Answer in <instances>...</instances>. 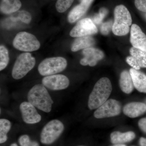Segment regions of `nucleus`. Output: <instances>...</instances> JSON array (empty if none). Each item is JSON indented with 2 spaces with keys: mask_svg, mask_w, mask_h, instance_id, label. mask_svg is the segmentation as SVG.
Instances as JSON below:
<instances>
[{
  "mask_svg": "<svg viewBox=\"0 0 146 146\" xmlns=\"http://www.w3.org/2000/svg\"><path fill=\"white\" fill-rule=\"evenodd\" d=\"M112 91V84L109 79L106 77L100 79L89 95V109L92 110L98 108L108 100Z\"/></svg>",
  "mask_w": 146,
  "mask_h": 146,
  "instance_id": "f257e3e1",
  "label": "nucleus"
},
{
  "mask_svg": "<svg viewBox=\"0 0 146 146\" xmlns=\"http://www.w3.org/2000/svg\"><path fill=\"white\" fill-rule=\"evenodd\" d=\"M28 102L43 112H50L54 102L46 87L42 84L33 86L28 92Z\"/></svg>",
  "mask_w": 146,
  "mask_h": 146,
  "instance_id": "f03ea898",
  "label": "nucleus"
},
{
  "mask_svg": "<svg viewBox=\"0 0 146 146\" xmlns=\"http://www.w3.org/2000/svg\"><path fill=\"white\" fill-rule=\"evenodd\" d=\"M132 18L129 11L123 5L117 6L114 10V22L112 26L113 33L117 36L126 35L130 31Z\"/></svg>",
  "mask_w": 146,
  "mask_h": 146,
  "instance_id": "7ed1b4c3",
  "label": "nucleus"
},
{
  "mask_svg": "<svg viewBox=\"0 0 146 146\" xmlns=\"http://www.w3.org/2000/svg\"><path fill=\"white\" fill-rule=\"evenodd\" d=\"M36 63L35 58L29 52L23 53L17 58L13 65L12 76L13 78L19 80L23 78L32 69Z\"/></svg>",
  "mask_w": 146,
  "mask_h": 146,
  "instance_id": "20e7f679",
  "label": "nucleus"
},
{
  "mask_svg": "<svg viewBox=\"0 0 146 146\" xmlns=\"http://www.w3.org/2000/svg\"><path fill=\"white\" fill-rule=\"evenodd\" d=\"M68 63L64 58L54 57L46 58L38 66V72L43 76H48L60 73L65 70Z\"/></svg>",
  "mask_w": 146,
  "mask_h": 146,
  "instance_id": "39448f33",
  "label": "nucleus"
},
{
  "mask_svg": "<svg viewBox=\"0 0 146 146\" xmlns=\"http://www.w3.org/2000/svg\"><path fill=\"white\" fill-rule=\"evenodd\" d=\"M64 129L63 123L57 119L52 120L43 127L40 134V141L42 144L50 145L60 137Z\"/></svg>",
  "mask_w": 146,
  "mask_h": 146,
  "instance_id": "423d86ee",
  "label": "nucleus"
},
{
  "mask_svg": "<svg viewBox=\"0 0 146 146\" xmlns=\"http://www.w3.org/2000/svg\"><path fill=\"white\" fill-rule=\"evenodd\" d=\"M13 46L16 49L28 52L39 49L40 43L33 35L26 32H21L13 39Z\"/></svg>",
  "mask_w": 146,
  "mask_h": 146,
  "instance_id": "0eeeda50",
  "label": "nucleus"
},
{
  "mask_svg": "<svg viewBox=\"0 0 146 146\" xmlns=\"http://www.w3.org/2000/svg\"><path fill=\"white\" fill-rule=\"evenodd\" d=\"M121 104L117 100H108L101 106L94 113L97 119L111 117L120 115L121 111Z\"/></svg>",
  "mask_w": 146,
  "mask_h": 146,
  "instance_id": "6e6552de",
  "label": "nucleus"
},
{
  "mask_svg": "<svg viewBox=\"0 0 146 146\" xmlns=\"http://www.w3.org/2000/svg\"><path fill=\"white\" fill-rule=\"evenodd\" d=\"M97 29L94 22L89 18H85L79 21L70 32L72 37H78L89 36L98 33Z\"/></svg>",
  "mask_w": 146,
  "mask_h": 146,
  "instance_id": "1a4fd4ad",
  "label": "nucleus"
},
{
  "mask_svg": "<svg viewBox=\"0 0 146 146\" xmlns=\"http://www.w3.org/2000/svg\"><path fill=\"white\" fill-rule=\"evenodd\" d=\"M42 84L53 91L67 89L70 84V80L66 76L62 74L46 76L42 80Z\"/></svg>",
  "mask_w": 146,
  "mask_h": 146,
  "instance_id": "9d476101",
  "label": "nucleus"
},
{
  "mask_svg": "<svg viewBox=\"0 0 146 146\" xmlns=\"http://www.w3.org/2000/svg\"><path fill=\"white\" fill-rule=\"evenodd\" d=\"M20 110L22 118L25 123L33 124L39 122L42 117L35 107L29 102H24L20 105Z\"/></svg>",
  "mask_w": 146,
  "mask_h": 146,
  "instance_id": "9b49d317",
  "label": "nucleus"
},
{
  "mask_svg": "<svg viewBox=\"0 0 146 146\" xmlns=\"http://www.w3.org/2000/svg\"><path fill=\"white\" fill-rule=\"evenodd\" d=\"M130 56L126 61L132 68L139 70L141 68H146V52L132 47L129 50Z\"/></svg>",
  "mask_w": 146,
  "mask_h": 146,
  "instance_id": "f8f14e48",
  "label": "nucleus"
},
{
  "mask_svg": "<svg viewBox=\"0 0 146 146\" xmlns=\"http://www.w3.org/2000/svg\"><path fill=\"white\" fill-rule=\"evenodd\" d=\"M82 54L84 57L80 60V63L83 66L89 65L91 67H94L104 56L102 51L93 47L84 49Z\"/></svg>",
  "mask_w": 146,
  "mask_h": 146,
  "instance_id": "ddd939ff",
  "label": "nucleus"
},
{
  "mask_svg": "<svg viewBox=\"0 0 146 146\" xmlns=\"http://www.w3.org/2000/svg\"><path fill=\"white\" fill-rule=\"evenodd\" d=\"M130 41L133 47L146 52V35L136 24L131 28Z\"/></svg>",
  "mask_w": 146,
  "mask_h": 146,
  "instance_id": "4468645a",
  "label": "nucleus"
},
{
  "mask_svg": "<svg viewBox=\"0 0 146 146\" xmlns=\"http://www.w3.org/2000/svg\"><path fill=\"white\" fill-rule=\"evenodd\" d=\"M94 0H81L80 3L71 11L68 16V21L71 23H75L86 13Z\"/></svg>",
  "mask_w": 146,
  "mask_h": 146,
  "instance_id": "2eb2a0df",
  "label": "nucleus"
},
{
  "mask_svg": "<svg viewBox=\"0 0 146 146\" xmlns=\"http://www.w3.org/2000/svg\"><path fill=\"white\" fill-rule=\"evenodd\" d=\"M123 111L125 115L129 117L136 118L146 112V104L140 102H132L126 104Z\"/></svg>",
  "mask_w": 146,
  "mask_h": 146,
  "instance_id": "dca6fc26",
  "label": "nucleus"
},
{
  "mask_svg": "<svg viewBox=\"0 0 146 146\" xmlns=\"http://www.w3.org/2000/svg\"><path fill=\"white\" fill-rule=\"evenodd\" d=\"M129 72L133 80L134 88L141 93H146V74L131 68Z\"/></svg>",
  "mask_w": 146,
  "mask_h": 146,
  "instance_id": "f3484780",
  "label": "nucleus"
},
{
  "mask_svg": "<svg viewBox=\"0 0 146 146\" xmlns=\"http://www.w3.org/2000/svg\"><path fill=\"white\" fill-rule=\"evenodd\" d=\"M110 141L113 144H124L129 143L136 138V134L132 131L121 132L115 131L110 135Z\"/></svg>",
  "mask_w": 146,
  "mask_h": 146,
  "instance_id": "a211bd4d",
  "label": "nucleus"
},
{
  "mask_svg": "<svg viewBox=\"0 0 146 146\" xmlns=\"http://www.w3.org/2000/svg\"><path fill=\"white\" fill-rule=\"evenodd\" d=\"M119 86L121 91L126 94H130L133 91L134 86L129 71L125 70L121 73Z\"/></svg>",
  "mask_w": 146,
  "mask_h": 146,
  "instance_id": "6ab92c4d",
  "label": "nucleus"
},
{
  "mask_svg": "<svg viewBox=\"0 0 146 146\" xmlns=\"http://www.w3.org/2000/svg\"><path fill=\"white\" fill-rule=\"evenodd\" d=\"M95 43V39L91 35L77 37L73 42L71 50L73 52H76L81 49L90 48L94 46Z\"/></svg>",
  "mask_w": 146,
  "mask_h": 146,
  "instance_id": "aec40b11",
  "label": "nucleus"
},
{
  "mask_svg": "<svg viewBox=\"0 0 146 146\" xmlns=\"http://www.w3.org/2000/svg\"><path fill=\"white\" fill-rule=\"evenodd\" d=\"M21 6L20 0H1L0 9L4 14H12L18 11Z\"/></svg>",
  "mask_w": 146,
  "mask_h": 146,
  "instance_id": "412c9836",
  "label": "nucleus"
},
{
  "mask_svg": "<svg viewBox=\"0 0 146 146\" xmlns=\"http://www.w3.org/2000/svg\"><path fill=\"white\" fill-rule=\"evenodd\" d=\"M11 127L9 120L2 119H0V143H5L7 140V134Z\"/></svg>",
  "mask_w": 146,
  "mask_h": 146,
  "instance_id": "4be33fe9",
  "label": "nucleus"
},
{
  "mask_svg": "<svg viewBox=\"0 0 146 146\" xmlns=\"http://www.w3.org/2000/svg\"><path fill=\"white\" fill-rule=\"evenodd\" d=\"M9 61V55L7 48L5 46H0V70L5 69Z\"/></svg>",
  "mask_w": 146,
  "mask_h": 146,
  "instance_id": "5701e85b",
  "label": "nucleus"
},
{
  "mask_svg": "<svg viewBox=\"0 0 146 146\" xmlns=\"http://www.w3.org/2000/svg\"><path fill=\"white\" fill-rule=\"evenodd\" d=\"M74 0H57L56 8L59 13H63L70 7Z\"/></svg>",
  "mask_w": 146,
  "mask_h": 146,
  "instance_id": "b1692460",
  "label": "nucleus"
},
{
  "mask_svg": "<svg viewBox=\"0 0 146 146\" xmlns=\"http://www.w3.org/2000/svg\"><path fill=\"white\" fill-rule=\"evenodd\" d=\"M18 141L21 146H39L37 142L31 141L29 136L26 134L20 136L18 138Z\"/></svg>",
  "mask_w": 146,
  "mask_h": 146,
  "instance_id": "393cba45",
  "label": "nucleus"
},
{
  "mask_svg": "<svg viewBox=\"0 0 146 146\" xmlns=\"http://www.w3.org/2000/svg\"><path fill=\"white\" fill-rule=\"evenodd\" d=\"M16 17L21 22L25 23H30L31 21L32 17L30 13L25 10L20 11L14 13Z\"/></svg>",
  "mask_w": 146,
  "mask_h": 146,
  "instance_id": "a878e982",
  "label": "nucleus"
},
{
  "mask_svg": "<svg viewBox=\"0 0 146 146\" xmlns=\"http://www.w3.org/2000/svg\"><path fill=\"white\" fill-rule=\"evenodd\" d=\"M108 11L106 9H101L98 14H97L93 18V21L97 25H100L102 23L104 17L107 15Z\"/></svg>",
  "mask_w": 146,
  "mask_h": 146,
  "instance_id": "bb28decb",
  "label": "nucleus"
},
{
  "mask_svg": "<svg viewBox=\"0 0 146 146\" xmlns=\"http://www.w3.org/2000/svg\"><path fill=\"white\" fill-rule=\"evenodd\" d=\"M113 23L112 21H109L102 24L101 27L100 31L102 34L106 35L109 34L111 30H112Z\"/></svg>",
  "mask_w": 146,
  "mask_h": 146,
  "instance_id": "cd10ccee",
  "label": "nucleus"
},
{
  "mask_svg": "<svg viewBox=\"0 0 146 146\" xmlns=\"http://www.w3.org/2000/svg\"><path fill=\"white\" fill-rule=\"evenodd\" d=\"M134 3L138 10L146 12V0H135Z\"/></svg>",
  "mask_w": 146,
  "mask_h": 146,
  "instance_id": "c85d7f7f",
  "label": "nucleus"
},
{
  "mask_svg": "<svg viewBox=\"0 0 146 146\" xmlns=\"http://www.w3.org/2000/svg\"><path fill=\"white\" fill-rule=\"evenodd\" d=\"M138 125L142 131L146 133V117L142 118L139 120Z\"/></svg>",
  "mask_w": 146,
  "mask_h": 146,
  "instance_id": "c756f323",
  "label": "nucleus"
},
{
  "mask_svg": "<svg viewBox=\"0 0 146 146\" xmlns=\"http://www.w3.org/2000/svg\"><path fill=\"white\" fill-rule=\"evenodd\" d=\"M139 142L140 146H146V138L141 137L139 139Z\"/></svg>",
  "mask_w": 146,
  "mask_h": 146,
  "instance_id": "7c9ffc66",
  "label": "nucleus"
},
{
  "mask_svg": "<svg viewBox=\"0 0 146 146\" xmlns=\"http://www.w3.org/2000/svg\"><path fill=\"white\" fill-rule=\"evenodd\" d=\"M111 146H127L124 144H114L113 145Z\"/></svg>",
  "mask_w": 146,
  "mask_h": 146,
  "instance_id": "2f4dec72",
  "label": "nucleus"
},
{
  "mask_svg": "<svg viewBox=\"0 0 146 146\" xmlns=\"http://www.w3.org/2000/svg\"><path fill=\"white\" fill-rule=\"evenodd\" d=\"M10 146H18V145H17L16 143H12L11 144V145Z\"/></svg>",
  "mask_w": 146,
  "mask_h": 146,
  "instance_id": "473e14b6",
  "label": "nucleus"
},
{
  "mask_svg": "<svg viewBox=\"0 0 146 146\" xmlns=\"http://www.w3.org/2000/svg\"><path fill=\"white\" fill-rule=\"evenodd\" d=\"M83 146V145H80V146Z\"/></svg>",
  "mask_w": 146,
  "mask_h": 146,
  "instance_id": "72a5a7b5",
  "label": "nucleus"
},
{
  "mask_svg": "<svg viewBox=\"0 0 146 146\" xmlns=\"http://www.w3.org/2000/svg\"></svg>",
  "mask_w": 146,
  "mask_h": 146,
  "instance_id": "f704fd0d",
  "label": "nucleus"
}]
</instances>
